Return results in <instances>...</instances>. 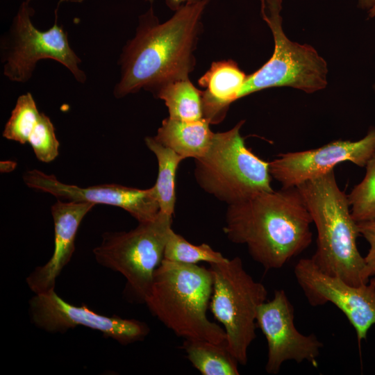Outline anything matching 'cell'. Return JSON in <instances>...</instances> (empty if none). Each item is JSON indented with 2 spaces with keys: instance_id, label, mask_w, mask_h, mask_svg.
<instances>
[{
  "instance_id": "obj_6",
  "label": "cell",
  "mask_w": 375,
  "mask_h": 375,
  "mask_svg": "<svg viewBox=\"0 0 375 375\" xmlns=\"http://www.w3.org/2000/svg\"><path fill=\"white\" fill-rule=\"evenodd\" d=\"M172 216L160 211L129 231L106 232L92 252L101 265L121 274L126 291L145 303L155 270L161 263L172 228Z\"/></svg>"
},
{
  "instance_id": "obj_9",
  "label": "cell",
  "mask_w": 375,
  "mask_h": 375,
  "mask_svg": "<svg viewBox=\"0 0 375 375\" xmlns=\"http://www.w3.org/2000/svg\"><path fill=\"white\" fill-rule=\"evenodd\" d=\"M24 1L0 42L3 74L10 81L30 80L38 61L56 60L65 66L75 79L83 83L87 77L79 67L81 58L69 45L67 34L55 21L47 30L37 28L32 21L35 11Z\"/></svg>"
},
{
  "instance_id": "obj_22",
  "label": "cell",
  "mask_w": 375,
  "mask_h": 375,
  "mask_svg": "<svg viewBox=\"0 0 375 375\" xmlns=\"http://www.w3.org/2000/svg\"><path fill=\"white\" fill-rule=\"evenodd\" d=\"M40 113L30 92L20 95L3 131V138L26 144Z\"/></svg>"
},
{
  "instance_id": "obj_10",
  "label": "cell",
  "mask_w": 375,
  "mask_h": 375,
  "mask_svg": "<svg viewBox=\"0 0 375 375\" xmlns=\"http://www.w3.org/2000/svg\"><path fill=\"white\" fill-rule=\"evenodd\" d=\"M297 281L312 306L331 303L354 328L358 344L375 324V277L359 286L319 270L311 258L300 259L294 268Z\"/></svg>"
},
{
  "instance_id": "obj_8",
  "label": "cell",
  "mask_w": 375,
  "mask_h": 375,
  "mask_svg": "<svg viewBox=\"0 0 375 375\" xmlns=\"http://www.w3.org/2000/svg\"><path fill=\"white\" fill-rule=\"evenodd\" d=\"M281 0H260L261 15L273 34L274 51L258 70L247 76L238 99L259 90L288 86L308 93L326 86V61L310 45L290 41L282 28Z\"/></svg>"
},
{
  "instance_id": "obj_7",
  "label": "cell",
  "mask_w": 375,
  "mask_h": 375,
  "mask_svg": "<svg viewBox=\"0 0 375 375\" xmlns=\"http://www.w3.org/2000/svg\"><path fill=\"white\" fill-rule=\"evenodd\" d=\"M209 269L212 276L210 311L224 328L228 350L245 365L249 347L256 338L258 308L267 301V288L247 272L240 257L210 264Z\"/></svg>"
},
{
  "instance_id": "obj_2",
  "label": "cell",
  "mask_w": 375,
  "mask_h": 375,
  "mask_svg": "<svg viewBox=\"0 0 375 375\" xmlns=\"http://www.w3.org/2000/svg\"><path fill=\"white\" fill-rule=\"evenodd\" d=\"M311 216L297 187L259 193L228 205L224 234L244 244L265 270L280 269L311 244Z\"/></svg>"
},
{
  "instance_id": "obj_5",
  "label": "cell",
  "mask_w": 375,
  "mask_h": 375,
  "mask_svg": "<svg viewBox=\"0 0 375 375\" xmlns=\"http://www.w3.org/2000/svg\"><path fill=\"white\" fill-rule=\"evenodd\" d=\"M244 122L242 120L228 131L215 133L206 154L195 159L198 185L228 206L273 190L269 162L247 148L240 135Z\"/></svg>"
},
{
  "instance_id": "obj_17",
  "label": "cell",
  "mask_w": 375,
  "mask_h": 375,
  "mask_svg": "<svg viewBox=\"0 0 375 375\" xmlns=\"http://www.w3.org/2000/svg\"><path fill=\"white\" fill-rule=\"evenodd\" d=\"M205 119L183 121L167 117L162 122L155 139L184 158H200L208 152L214 135Z\"/></svg>"
},
{
  "instance_id": "obj_16",
  "label": "cell",
  "mask_w": 375,
  "mask_h": 375,
  "mask_svg": "<svg viewBox=\"0 0 375 375\" xmlns=\"http://www.w3.org/2000/svg\"><path fill=\"white\" fill-rule=\"evenodd\" d=\"M247 77L232 60L212 62L198 81L206 88L203 91L204 119L210 124L223 119L228 106L238 99Z\"/></svg>"
},
{
  "instance_id": "obj_24",
  "label": "cell",
  "mask_w": 375,
  "mask_h": 375,
  "mask_svg": "<svg viewBox=\"0 0 375 375\" xmlns=\"http://www.w3.org/2000/svg\"><path fill=\"white\" fill-rule=\"evenodd\" d=\"M28 142L38 160L41 162H51L58 156L60 143L56 136L55 128L50 118L44 113H40Z\"/></svg>"
},
{
  "instance_id": "obj_23",
  "label": "cell",
  "mask_w": 375,
  "mask_h": 375,
  "mask_svg": "<svg viewBox=\"0 0 375 375\" xmlns=\"http://www.w3.org/2000/svg\"><path fill=\"white\" fill-rule=\"evenodd\" d=\"M365 167L364 178L347 194L351 216L356 222L375 219V152Z\"/></svg>"
},
{
  "instance_id": "obj_1",
  "label": "cell",
  "mask_w": 375,
  "mask_h": 375,
  "mask_svg": "<svg viewBox=\"0 0 375 375\" xmlns=\"http://www.w3.org/2000/svg\"><path fill=\"white\" fill-rule=\"evenodd\" d=\"M209 2L185 4L163 23L152 7L139 17L135 35L119 56L120 77L114 87L115 97L141 89L153 93L167 83L188 78L195 65L194 52Z\"/></svg>"
},
{
  "instance_id": "obj_13",
  "label": "cell",
  "mask_w": 375,
  "mask_h": 375,
  "mask_svg": "<svg viewBox=\"0 0 375 375\" xmlns=\"http://www.w3.org/2000/svg\"><path fill=\"white\" fill-rule=\"evenodd\" d=\"M375 152V128L361 140H338L324 146L296 152L281 153L269 162V172L282 188H292L318 177L342 162L365 167Z\"/></svg>"
},
{
  "instance_id": "obj_25",
  "label": "cell",
  "mask_w": 375,
  "mask_h": 375,
  "mask_svg": "<svg viewBox=\"0 0 375 375\" xmlns=\"http://www.w3.org/2000/svg\"><path fill=\"white\" fill-rule=\"evenodd\" d=\"M358 231L369 244V249L364 257L365 267L361 273L363 283H367L375 276V219L357 222Z\"/></svg>"
},
{
  "instance_id": "obj_11",
  "label": "cell",
  "mask_w": 375,
  "mask_h": 375,
  "mask_svg": "<svg viewBox=\"0 0 375 375\" xmlns=\"http://www.w3.org/2000/svg\"><path fill=\"white\" fill-rule=\"evenodd\" d=\"M32 322L49 333H65L81 326L101 332L123 345L142 340L149 333L147 324L134 319L99 314L87 306L67 303L55 290L35 294L29 300Z\"/></svg>"
},
{
  "instance_id": "obj_12",
  "label": "cell",
  "mask_w": 375,
  "mask_h": 375,
  "mask_svg": "<svg viewBox=\"0 0 375 375\" xmlns=\"http://www.w3.org/2000/svg\"><path fill=\"white\" fill-rule=\"evenodd\" d=\"M294 310L283 290H276L270 301L258 308L256 324L265 335L268 347L265 371L279 372L288 360H305L317 367V358L323 344L312 333L305 335L294 326Z\"/></svg>"
},
{
  "instance_id": "obj_28",
  "label": "cell",
  "mask_w": 375,
  "mask_h": 375,
  "mask_svg": "<svg viewBox=\"0 0 375 375\" xmlns=\"http://www.w3.org/2000/svg\"><path fill=\"white\" fill-rule=\"evenodd\" d=\"M362 8H371L375 4V0H359Z\"/></svg>"
},
{
  "instance_id": "obj_14",
  "label": "cell",
  "mask_w": 375,
  "mask_h": 375,
  "mask_svg": "<svg viewBox=\"0 0 375 375\" xmlns=\"http://www.w3.org/2000/svg\"><path fill=\"white\" fill-rule=\"evenodd\" d=\"M25 184L68 201L90 202L121 208L138 222L154 219L160 206L153 186L138 189L117 184H106L86 188L64 183L54 175L38 169L25 172Z\"/></svg>"
},
{
  "instance_id": "obj_30",
  "label": "cell",
  "mask_w": 375,
  "mask_h": 375,
  "mask_svg": "<svg viewBox=\"0 0 375 375\" xmlns=\"http://www.w3.org/2000/svg\"><path fill=\"white\" fill-rule=\"evenodd\" d=\"M24 1H27V2H28V3H31V2L32 1H33V0H24Z\"/></svg>"
},
{
  "instance_id": "obj_18",
  "label": "cell",
  "mask_w": 375,
  "mask_h": 375,
  "mask_svg": "<svg viewBox=\"0 0 375 375\" xmlns=\"http://www.w3.org/2000/svg\"><path fill=\"white\" fill-rule=\"evenodd\" d=\"M181 349L202 375H238V362L226 344L203 340L184 339Z\"/></svg>"
},
{
  "instance_id": "obj_29",
  "label": "cell",
  "mask_w": 375,
  "mask_h": 375,
  "mask_svg": "<svg viewBox=\"0 0 375 375\" xmlns=\"http://www.w3.org/2000/svg\"><path fill=\"white\" fill-rule=\"evenodd\" d=\"M369 16L371 17H375V4L369 10Z\"/></svg>"
},
{
  "instance_id": "obj_21",
  "label": "cell",
  "mask_w": 375,
  "mask_h": 375,
  "mask_svg": "<svg viewBox=\"0 0 375 375\" xmlns=\"http://www.w3.org/2000/svg\"><path fill=\"white\" fill-rule=\"evenodd\" d=\"M163 259L186 264H197L200 262L220 263L228 260L210 245L206 243L200 245L191 244L172 229L165 247Z\"/></svg>"
},
{
  "instance_id": "obj_4",
  "label": "cell",
  "mask_w": 375,
  "mask_h": 375,
  "mask_svg": "<svg viewBox=\"0 0 375 375\" xmlns=\"http://www.w3.org/2000/svg\"><path fill=\"white\" fill-rule=\"evenodd\" d=\"M212 292L208 268L162 259L145 303L176 335L226 344V333L206 315Z\"/></svg>"
},
{
  "instance_id": "obj_20",
  "label": "cell",
  "mask_w": 375,
  "mask_h": 375,
  "mask_svg": "<svg viewBox=\"0 0 375 375\" xmlns=\"http://www.w3.org/2000/svg\"><path fill=\"white\" fill-rule=\"evenodd\" d=\"M147 147L155 154L158 161V177L153 185L160 211L172 215L176 203L175 180L179 163L185 158L162 145L154 137H146Z\"/></svg>"
},
{
  "instance_id": "obj_15",
  "label": "cell",
  "mask_w": 375,
  "mask_h": 375,
  "mask_svg": "<svg viewBox=\"0 0 375 375\" xmlns=\"http://www.w3.org/2000/svg\"><path fill=\"white\" fill-rule=\"evenodd\" d=\"M95 206L90 202L62 201L58 199L51 208L54 224V249L51 258L36 267L26 281L35 294L55 289L56 281L70 261L75 251V240L84 217Z\"/></svg>"
},
{
  "instance_id": "obj_31",
  "label": "cell",
  "mask_w": 375,
  "mask_h": 375,
  "mask_svg": "<svg viewBox=\"0 0 375 375\" xmlns=\"http://www.w3.org/2000/svg\"><path fill=\"white\" fill-rule=\"evenodd\" d=\"M83 1V0H78V1Z\"/></svg>"
},
{
  "instance_id": "obj_19",
  "label": "cell",
  "mask_w": 375,
  "mask_h": 375,
  "mask_svg": "<svg viewBox=\"0 0 375 375\" xmlns=\"http://www.w3.org/2000/svg\"><path fill=\"white\" fill-rule=\"evenodd\" d=\"M164 101L169 117L183 121L204 119L203 91L198 90L189 78L167 83L153 93Z\"/></svg>"
},
{
  "instance_id": "obj_27",
  "label": "cell",
  "mask_w": 375,
  "mask_h": 375,
  "mask_svg": "<svg viewBox=\"0 0 375 375\" xmlns=\"http://www.w3.org/2000/svg\"><path fill=\"white\" fill-rule=\"evenodd\" d=\"M16 166V164L12 161H1V172H8L13 170Z\"/></svg>"
},
{
  "instance_id": "obj_3",
  "label": "cell",
  "mask_w": 375,
  "mask_h": 375,
  "mask_svg": "<svg viewBox=\"0 0 375 375\" xmlns=\"http://www.w3.org/2000/svg\"><path fill=\"white\" fill-rule=\"evenodd\" d=\"M315 224L317 248L310 258L324 273L359 286L365 267L357 247L360 235L347 194L337 183L334 169L297 186Z\"/></svg>"
},
{
  "instance_id": "obj_26",
  "label": "cell",
  "mask_w": 375,
  "mask_h": 375,
  "mask_svg": "<svg viewBox=\"0 0 375 375\" xmlns=\"http://www.w3.org/2000/svg\"><path fill=\"white\" fill-rule=\"evenodd\" d=\"M152 3L154 0H146ZM201 0H165V3L168 8L174 11H176L181 7L185 4H190L199 2Z\"/></svg>"
}]
</instances>
